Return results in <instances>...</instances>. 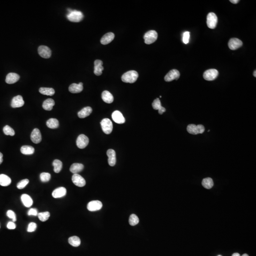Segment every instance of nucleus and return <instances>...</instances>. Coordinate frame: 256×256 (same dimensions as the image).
I'll return each mask as SVG.
<instances>
[{
	"instance_id": "nucleus-1",
	"label": "nucleus",
	"mask_w": 256,
	"mask_h": 256,
	"mask_svg": "<svg viewBox=\"0 0 256 256\" xmlns=\"http://www.w3.org/2000/svg\"><path fill=\"white\" fill-rule=\"evenodd\" d=\"M138 77L137 72L134 70H130L123 74L121 76V80L127 83H134L137 81Z\"/></svg>"
},
{
	"instance_id": "nucleus-2",
	"label": "nucleus",
	"mask_w": 256,
	"mask_h": 256,
	"mask_svg": "<svg viewBox=\"0 0 256 256\" xmlns=\"http://www.w3.org/2000/svg\"><path fill=\"white\" fill-rule=\"evenodd\" d=\"M68 10L69 11V13L67 15V19L71 22H79L83 19V14L80 11L72 10L69 9H68Z\"/></svg>"
},
{
	"instance_id": "nucleus-3",
	"label": "nucleus",
	"mask_w": 256,
	"mask_h": 256,
	"mask_svg": "<svg viewBox=\"0 0 256 256\" xmlns=\"http://www.w3.org/2000/svg\"><path fill=\"white\" fill-rule=\"evenodd\" d=\"M187 130L190 134L193 135H197L198 134H202L204 132L205 128L203 125H196L194 124L188 125L187 127Z\"/></svg>"
},
{
	"instance_id": "nucleus-4",
	"label": "nucleus",
	"mask_w": 256,
	"mask_h": 256,
	"mask_svg": "<svg viewBox=\"0 0 256 256\" xmlns=\"http://www.w3.org/2000/svg\"><path fill=\"white\" fill-rule=\"evenodd\" d=\"M158 35L155 30H151L148 31L145 34L143 37L145 40V43L148 45L152 44L156 41L158 38Z\"/></svg>"
},
{
	"instance_id": "nucleus-5",
	"label": "nucleus",
	"mask_w": 256,
	"mask_h": 256,
	"mask_svg": "<svg viewBox=\"0 0 256 256\" xmlns=\"http://www.w3.org/2000/svg\"><path fill=\"white\" fill-rule=\"evenodd\" d=\"M101 125L103 132L105 134H110L112 132L113 129V125L110 119L107 118L103 119L101 122Z\"/></svg>"
},
{
	"instance_id": "nucleus-6",
	"label": "nucleus",
	"mask_w": 256,
	"mask_h": 256,
	"mask_svg": "<svg viewBox=\"0 0 256 256\" xmlns=\"http://www.w3.org/2000/svg\"><path fill=\"white\" fill-rule=\"evenodd\" d=\"M207 25L208 28L211 29H214L216 27L218 18L215 13H210L207 16Z\"/></svg>"
},
{
	"instance_id": "nucleus-7",
	"label": "nucleus",
	"mask_w": 256,
	"mask_h": 256,
	"mask_svg": "<svg viewBox=\"0 0 256 256\" xmlns=\"http://www.w3.org/2000/svg\"><path fill=\"white\" fill-rule=\"evenodd\" d=\"M219 72L216 69H209L203 73V77L207 81H213L218 76Z\"/></svg>"
},
{
	"instance_id": "nucleus-8",
	"label": "nucleus",
	"mask_w": 256,
	"mask_h": 256,
	"mask_svg": "<svg viewBox=\"0 0 256 256\" xmlns=\"http://www.w3.org/2000/svg\"><path fill=\"white\" fill-rule=\"evenodd\" d=\"M89 143V138L84 134L80 135L76 140V145L79 149L85 148Z\"/></svg>"
},
{
	"instance_id": "nucleus-9",
	"label": "nucleus",
	"mask_w": 256,
	"mask_h": 256,
	"mask_svg": "<svg viewBox=\"0 0 256 256\" xmlns=\"http://www.w3.org/2000/svg\"><path fill=\"white\" fill-rule=\"evenodd\" d=\"M38 54L42 58H49L51 55V50L49 47L42 45L38 48Z\"/></svg>"
},
{
	"instance_id": "nucleus-10",
	"label": "nucleus",
	"mask_w": 256,
	"mask_h": 256,
	"mask_svg": "<svg viewBox=\"0 0 256 256\" xmlns=\"http://www.w3.org/2000/svg\"><path fill=\"white\" fill-rule=\"evenodd\" d=\"M103 207L102 202L98 200L91 201L88 203L87 208L90 212H95L99 211Z\"/></svg>"
},
{
	"instance_id": "nucleus-11",
	"label": "nucleus",
	"mask_w": 256,
	"mask_h": 256,
	"mask_svg": "<svg viewBox=\"0 0 256 256\" xmlns=\"http://www.w3.org/2000/svg\"><path fill=\"white\" fill-rule=\"evenodd\" d=\"M180 73L177 69H173L170 71L165 76V80L169 82L174 80H178L180 77Z\"/></svg>"
},
{
	"instance_id": "nucleus-12",
	"label": "nucleus",
	"mask_w": 256,
	"mask_h": 256,
	"mask_svg": "<svg viewBox=\"0 0 256 256\" xmlns=\"http://www.w3.org/2000/svg\"><path fill=\"white\" fill-rule=\"evenodd\" d=\"M72 180L73 183L78 187H83L86 184L85 179L78 174L73 175Z\"/></svg>"
},
{
	"instance_id": "nucleus-13",
	"label": "nucleus",
	"mask_w": 256,
	"mask_h": 256,
	"mask_svg": "<svg viewBox=\"0 0 256 256\" xmlns=\"http://www.w3.org/2000/svg\"><path fill=\"white\" fill-rule=\"evenodd\" d=\"M30 138L31 141L35 144H38L41 141V134L39 129L35 128L33 130L30 135Z\"/></svg>"
},
{
	"instance_id": "nucleus-14",
	"label": "nucleus",
	"mask_w": 256,
	"mask_h": 256,
	"mask_svg": "<svg viewBox=\"0 0 256 256\" xmlns=\"http://www.w3.org/2000/svg\"><path fill=\"white\" fill-rule=\"evenodd\" d=\"M243 43L240 39L237 38H232L229 41L228 46L231 50H236L241 47Z\"/></svg>"
},
{
	"instance_id": "nucleus-15",
	"label": "nucleus",
	"mask_w": 256,
	"mask_h": 256,
	"mask_svg": "<svg viewBox=\"0 0 256 256\" xmlns=\"http://www.w3.org/2000/svg\"><path fill=\"white\" fill-rule=\"evenodd\" d=\"M24 104V101L21 95H17L13 97L11 102V106L13 108L22 107Z\"/></svg>"
},
{
	"instance_id": "nucleus-16",
	"label": "nucleus",
	"mask_w": 256,
	"mask_h": 256,
	"mask_svg": "<svg viewBox=\"0 0 256 256\" xmlns=\"http://www.w3.org/2000/svg\"><path fill=\"white\" fill-rule=\"evenodd\" d=\"M112 119L118 124H123L125 122V119L122 113L119 111H115L112 114Z\"/></svg>"
},
{
	"instance_id": "nucleus-17",
	"label": "nucleus",
	"mask_w": 256,
	"mask_h": 256,
	"mask_svg": "<svg viewBox=\"0 0 256 256\" xmlns=\"http://www.w3.org/2000/svg\"><path fill=\"white\" fill-rule=\"evenodd\" d=\"M103 62L102 60H96L94 62V73L96 75L100 76L102 74V72L104 70L103 67Z\"/></svg>"
},
{
	"instance_id": "nucleus-18",
	"label": "nucleus",
	"mask_w": 256,
	"mask_h": 256,
	"mask_svg": "<svg viewBox=\"0 0 256 256\" xmlns=\"http://www.w3.org/2000/svg\"><path fill=\"white\" fill-rule=\"evenodd\" d=\"M107 155L108 157V164L110 166H113L116 163L115 151L113 149H110L107 151Z\"/></svg>"
},
{
	"instance_id": "nucleus-19",
	"label": "nucleus",
	"mask_w": 256,
	"mask_h": 256,
	"mask_svg": "<svg viewBox=\"0 0 256 256\" xmlns=\"http://www.w3.org/2000/svg\"><path fill=\"white\" fill-rule=\"evenodd\" d=\"M67 194V189L64 187H58L55 189L52 192V196L55 198H58L64 197Z\"/></svg>"
},
{
	"instance_id": "nucleus-20",
	"label": "nucleus",
	"mask_w": 256,
	"mask_h": 256,
	"mask_svg": "<svg viewBox=\"0 0 256 256\" xmlns=\"http://www.w3.org/2000/svg\"><path fill=\"white\" fill-rule=\"evenodd\" d=\"M83 84L80 83L78 84H72L69 87V91L70 92L73 94L79 93L83 90Z\"/></svg>"
},
{
	"instance_id": "nucleus-21",
	"label": "nucleus",
	"mask_w": 256,
	"mask_h": 256,
	"mask_svg": "<svg viewBox=\"0 0 256 256\" xmlns=\"http://www.w3.org/2000/svg\"><path fill=\"white\" fill-rule=\"evenodd\" d=\"M20 75L14 73H10L7 75L6 76V83L8 84H13L15 83L20 79Z\"/></svg>"
},
{
	"instance_id": "nucleus-22",
	"label": "nucleus",
	"mask_w": 256,
	"mask_h": 256,
	"mask_svg": "<svg viewBox=\"0 0 256 256\" xmlns=\"http://www.w3.org/2000/svg\"><path fill=\"white\" fill-rule=\"evenodd\" d=\"M114 37L115 35L112 33H108L105 34L101 39V43L103 45H107L113 41Z\"/></svg>"
},
{
	"instance_id": "nucleus-23",
	"label": "nucleus",
	"mask_w": 256,
	"mask_h": 256,
	"mask_svg": "<svg viewBox=\"0 0 256 256\" xmlns=\"http://www.w3.org/2000/svg\"><path fill=\"white\" fill-rule=\"evenodd\" d=\"M152 105L154 110H158L159 114H162L166 111V109L161 106V101L159 98H157L154 100L152 104Z\"/></svg>"
},
{
	"instance_id": "nucleus-24",
	"label": "nucleus",
	"mask_w": 256,
	"mask_h": 256,
	"mask_svg": "<svg viewBox=\"0 0 256 256\" xmlns=\"http://www.w3.org/2000/svg\"><path fill=\"white\" fill-rule=\"evenodd\" d=\"M21 200L23 205L26 207H30L33 203V200L31 197L27 194H23L21 196Z\"/></svg>"
},
{
	"instance_id": "nucleus-25",
	"label": "nucleus",
	"mask_w": 256,
	"mask_h": 256,
	"mask_svg": "<svg viewBox=\"0 0 256 256\" xmlns=\"http://www.w3.org/2000/svg\"><path fill=\"white\" fill-rule=\"evenodd\" d=\"M92 109L91 107L88 106L82 109L81 111L78 112V116L80 118H86L87 117L90 115L92 112Z\"/></svg>"
},
{
	"instance_id": "nucleus-26",
	"label": "nucleus",
	"mask_w": 256,
	"mask_h": 256,
	"mask_svg": "<svg viewBox=\"0 0 256 256\" xmlns=\"http://www.w3.org/2000/svg\"><path fill=\"white\" fill-rule=\"evenodd\" d=\"M55 104L54 100L49 98L44 101L42 104L43 108L46 111H51L53 109V106Z\"/></svg>"
},
{
	"instance_id": "nucleus-27",
	"label": "nucleus",
	"mask_w": 256,
	"mask_h": 256,
	"mask_svg": "<svg viewBox=\"0 0 256 256\" xmlns=\"http://www.w3.org/2000/svg\"><path fill=\"white\" fill-rule=\"evenodd\" d=\"M102 98L104 102L107 104H111L114 100L113 95L108 91H104L102 92Z\"/></svg>"
},
{
	"instance_id": "nucleus-28",
	"label": "nucleus",
	"mask_w": 256,
	"mask_h": 256,
	"mask_svg": "<svg viewBox=\"0 0 256 256\" xmlns=\"http://www.w3.org/2000/svg\"><path fill=\"white\" fill-rule=\"evenodd\" d=\"M84 168V166L83 164L80 163H74L70 166V171L72 173L75 174L82 171L83 170Z\"/></svg>"
},
{
	"instance_id": "nucleus-29",
	"label": "nucleus",
	"mask_w": 256,
	"mask_h": 256,
	"mask_svg": "<svg viewBox=\"0 0 256 256\" xmlns=\"http://www.w3.org/2000/svg\"><path fill=\"white\" fill-rule=\"evenodd\" d=\"M12 182V180L10 177L6 175H0V185L2 186H9Z\"/></svg>"
},
{
	"instance_id": "nucleus-30",
	"label": "nucleus",
	"mask_w": 256,
	"mask_h": 256,
	"mask_svg": "<svg viewBox=\"0 0 256 256\" xmlns=\"http://www.w3.org/2000/svg\"><path fill=\"white\" fill-rule=\"evenodd\" d=\"M21 152L24 155H32L34 153L35 149L30 146H23L21 148Z\"/></svg>"
},
{
	"instance_id": "nucleus-31",
	"label": "nucleus",
	"mask_w": 256,
	"mask_h": 256,
	"mask_svg": "<svg viewBox=\"0 0 256 256\" xmlns=\"http://www.w3.org/2000/svg\"><path fill=\"white\" fill-rule=\"evenodd\" d=\"M39 92L41 94L46 95L52 96L54 95V89L52 88L41 87L39 88Z\"/></svg>"
},
{
	"instance_id": "nucleus-32",
	"label": "nucleus",
	"mask_w": 256,
	"mask_h": 256,
	"mask_svg": "<svg viewBox=\"0 0 256 256\" xmlns=\"http://www.w3.org/2000/svg\"><path fill=\"white\" fill-rule=\"evenodd\" d=\"M47 126L50 129H56L59 126V121L57 119L51 118L47 121Z\"/></svg>"
},
{
	"instance_id": "nucleus-33",
	"label": "nucleus",
	"mask_w": 256,
	"mask_h": 256,
	"mask_svg": "<svg viewBox=\"0 0 256 256\" xmlns=\"http://www.w3.org/2000/svg\"><path fill=\"white\" fill-rule=\"evenodd\" d=\"M68 242L73 247H77L80 246V245L81 244V240L78 237L74 236L71 237L68 239Z\"/></svg>"
},
{
	"instance_id": "nucleus-34",
	"label": "nucleus",
	"mask_w": 256,
	"mask_h": 256,
	"mask_svg": "<svg viewBox=\"0 0 256 256\" xmlns=\"http://www.w3.org/2000/svg\"><path fill=\"white\" fill-rule=\"evenodd\" d=\"M202 185L206 189H209L212 188L213 186V182L211 178H205L202 181Z\"/></svg>"
},
{
	"instance_id": "nucleus-35",
	"label": "nucleus",
	"mask_w": 256,
	"mask_h": 256,
	"mask_svg": "<svg viewBox=\"0 0 256 256\" xmlns=\"http://www.w3.org/2000/svg\"><path fill=\"white\" fill-rule=\"evenodd\" d=\"M53 166H54V171L56 173H58L60 172L62 169V162L58 159H55L53 161Z\"/></svg>"
},
{
	"instance_id": "nucleus-36",
	"label": "nucleus",
	"mask_w": 256,
	"mask_h": 256,
	"mask_svg": "<svg viewBox=\"0 0 256 256\" xmlns=\"http://www.w3.org/2000/svg\"><path fill=\"white\" fill-rule=\"evenodd\" d=\"M38 219L41 221V222H46V220L49 219V218L50 217V212H40L38 213Z\"/></svg>"
},
{
	"instance_id": "nucleus-37",
	"label": "nucleus",
	"mask_w": 256,
	"mask_h": 256,
	"mask_svg": "<svg viewBox=\"0 0 256 256\" xmlns=\"http://www.w3.org/2000/svg\"><path fill=\"white\" fill-rule=\"evenodd\" d=\"M129 222L131 226H135L139 223V219L136 215L132 214L130 216Z\"/></svg>"
},
{
	"instance_id": "nucleus-38",
	"label": "nucleus",
	"mask_w": 256,
	"mask_h": 256,
	"mask_svg": "<svg viewBox=\"0 0 256 256\" xmlns=\"http://www.w3.org/2000/svg\"><path fill=\"white\" fill-rule=\"evenodd\" d=\"M4 133L6 135H10L11 136H13L15 135V132L14 129H12L11 127L8 125H6L4 127L3 129Z\"/></svg>"
},
{
	"instance_id": "nucleus-39",
	"label": "nucleus",
	"mask_w": 256,
	"mask_h": 256,
	"mask_svg": "<svg viewBox=\"0 0 256 256\" xmlns=\"http://www.w3.org/2000/svg\"><path fill=\"white\" fill-rule=\"evenodd\" d=\"M51 178V175L49 173H42L40 175V179L42 182H47Z\"/></svg>"
},
{
	"instance_id": "nucleus-40",
	"label": "nucleus",
	"mask_w": 256,
	"mask_h": 256,
	"mask_svg": "<svg viewBox=\"0 0 256 256\" xmlns=\"http://www.w3.org/2000/svg\"><path fill=\"white\" fill-rule=\"evenodd\" d=\"M29 183V180L28 179H23L18 183L17 185V187L18 189H23L26 187V186L28 185Z\"/></svg>"
},
{
	"instance_id": "nucleus-41",
	"label": "nucleus",
	"mask_w": 256,
	"mask_h": 256,
	"mask_svg": "<svg viewBox=\"0 0 256 256\" xmlns=\"http://www.w3.org/2000/svg\"><path fill=\"white\" fill-rule=\"evenodd\" d=\"M7 216L13 220V222L16 221V216L15 212L12 210H8L7 212Z\"/></svg>"
},
{
	"instance_id": "nucleus-42",
	"label": "nucleus",
	"mask_w": 256,
	"mask_h": 256,
	"mask_svg": "<svg viewBox=\"0 0 256 256\" xmlns=\"http://www.w3.org/2000/svg\"><path fill=\"white\" fill-rule=\"evenodd\" d=\"M190 38V33L188 31H186L183 33V41L185 44H188Z\"/></svg>"
},
{
	"instance_id": "nucleus-43",
	"label": "nucleus",
	"mask_w": 256,
	"mask_h": 256,
	"mask_svg": "<svg viewBox=\"0 0 256 256\" xmlns=\"http://www.w3.org/2000/svg\"><path fill=\"white\" fill-rule=\"evenodd\" d=\"M37 224L35 223H30L28 225V227L27 228V232H34L37 229Z\"/></svg>"
},
{
	"instance_id": "nucleus-44",
	"label": "nucleus",
	"mask_w": 256,
	"mask_h": 256,
	"mask_svg": "<svg viewBox=\"0 0 256 256\" xmlns=\"http://www.w3.org/2000/svg\"><path fill=\"white\" fill-rule=\"evenodd\" d=\"M28 215L38 216V213L37 209L35 208H31L29 210L28 213Z\"/></svg>"
},
{
	"instance_id": "nucleus-45",
	"label": "nucleus",
	"mask_w": 256,
	"mask_h": 256,
	"mask_svg": "<svg viewBox=\"0 0 256 256\" xmlns=\"http://www.w3.org/2000/svg\"><path fill=\"white\" fill-rule=\"evenodd\" d=\"M7 227L10 230H13L16 228V224L14 222H10L7 224Z\"/></svg>"
},
{
	"instance_id": "nucleus-46",
	"label": "nucleus",
	"mask_w": 256,
	"mask_h": 256,
	"mask_svg": "<svg viewBox=\"0 0 256 256\" xmlns=\"http://www.w3.org/2000/svg\"><path fill=\"white\" fill-rule=\"evenodd\" d=\"M2 157H3V154H2L1 152H0V165H1V164L2 163V162H3Z\"/></svg>"
},
{
	"instance_id": "nucleus-47",
	"label": "nucleus",
	"mask_w": 256,
	"mask_h": 256,
	"mask_svg": "<svg viewBox=\"0 0 256 256\" xmlns=\"http://www.w3.org/2000/svg\"><path fill=\"white\" fill-rule=\"evenodd\" d=\"M239 1H239V0H230V2H232V3L233 4H237V3L239 2Z\"/></svg>"
},
{
	"instance_id": "nucleus-48",
	"label": "nucleus",
	"mask_w": 256,
	"mask_h": 256,
	"mask_svg": "<svg viewBox=\"0 0 256 256\" xmlns=\"http://www.w3.org/2000/svg\"><path fill=\"white\" fill-rule=\"evenodd\" d=\"M232 256H240V254H239L238 253H233L232 255Z\"/></svg>"
},
{
	"instance_id": "nucleus-49",
	"label": "nucleus",
	"mask_w": 256,
	"mask_h": 256,
	"mask_svg": "<svg viewBox=\"0 0 256 256\" xmlns=\"http://www.w3.org/2000/svg\"><path fill=\"white\" fill-rule=\"evenodd\" d=\"M253 75H254L255 77H256V71H254V73H253Z\"/></svg>"
},
{
	"instance_id": "nucleus-50",
	"label": "nucleus",
	"mask_w": 256,
	"mask_h": 256,
	"mask_svg": "<svg viewBox=\"0 0 256 256\" xmlns=\"http://www.w3.org/2000/svg\"><path fill=\"white\" fill-rule=\"evenodd\" d=\"M249 256V255H248V254H243V255H242V256Z\"/></svg>"
},
{
	"instance_id": "nucleus-51",
	"label": "nucleus",
	"mask_w": 256,
	"mask_h": 256,
	"mask_svg": "<svg viewBox=\"0 0 256 256\" xmlns=\"http://www.w3.org/2000/svg\"><path fill=\"white\" fill-rule=\"evenodd\" d=\"M222 256V255H218V256Z\"/></svg>"
}]
</instances>
